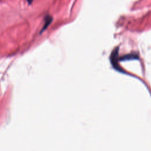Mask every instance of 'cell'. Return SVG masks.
Returning a JSON list of instances; mask_svg holds the SVG:
<instances>
[{
  "label": "cell",
  "instance_id": "obj_1",
  "mask_svg": "<svg viewBox=\"0 0 151 151\" xmlns=\"http://www.w3.org/2000/svg\"><path fill=\"white\" fill-rule=\"evenodd\" d=\"M52 20V18L51 17V16H50L49 15H47L45 17V18H44V24L42 27V28L41 29L40 33H42L43 31H44L45 29H46L47 28L48 25L51 24Z\"/></svg>",
  "mask_w": 151,
  "mask_h": 151
},
{
  "label": "cell",
  "instance_id": "obj_2",
  "mask_svg": "<svg viewBox=\"0 0 151 151\" xmlns=\"http://www.w3.org/2000/svg\"><path fill=\"white\" fill-rule=\"evenodd\" d=\"M27 1L28 2V4H31L32 2V1H33V0H27Z\"/></svg>",
  "mask_w": 151,
  "mask_h": 151
}]
</instances>
